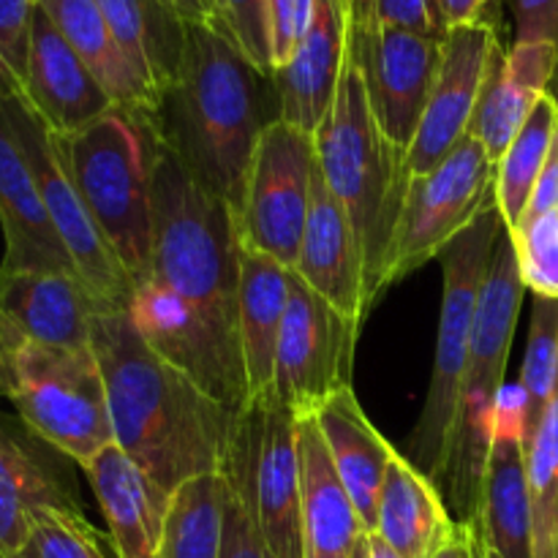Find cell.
Returning <instances> with one entry per match:
<instances>
[{"mask_svg":"<svg viewBox=\"0 0 558 558\" xmlns=\"http://www.w3.org/2000/svg\"><path fill=\"white\" fill-rule=\"evenodd\" d=\"M240 238L234 210L161 147L153 178L150 265L129 314L158 354L216 401L248 403L238 327Z\"/></svg>","mask_w":558,"mask_h":558,"instance_id":"6da1fadb","label":"cell"},{"mask_svg":"<svg viewBox=\"0 0 558 558\" xmlns=\"http://www.w3.org/2000/svg\"><path fill=\"white\" fill-rule=\"evenodd\" d=\"M90 347L107 385L114 445L158 488L174 496L189 480L227 472L240 412L158 354L129 311H98Z\"/></svg>","mask_w":558,"mask_h":558,"instance_id":"7a4b0ae2","label":"cell"},{"mask_svg":"<svg viewBox=\"0 0 558 558\" xmlns=\"http://www.w3.org/2000/svg\"><path fill=\"white\" fill-rule=\"evenodd\" d=\"M158 136L232 210L262 131L281 120L276 74L256 69L216 22H189L178 76L161 93Z\"/></svg>","mask_w":558,"mask_h":558,"instance_id":"3957f363","label":"cell"},{"mask_svg":"<svg viewBox=\"0 0 558 558\" xmlns=\"http://www.w3.org/2000/svg\"><path fill=\"white\" fill-rule=\"evenodd\" d=\"M316 163L352 221L365 262L368 305L381 294V270L396 232L407 185V153L390 145L371 112L363 74L347 49L336 101L314 131Z\"/></svg>","mask_w":558,"mask_h":558,"instance_id":"277c9868","label":"cell"},{"mask_svg":"<svg viewBox=\"0 0 558 558\" xmlns=\"http://www.w3.org/2000/svg\"><path fill=\"white\" fill-rule=\"evenodd\" d=\"M523 294L526 283L518 267L515 245L505 229L480 294L461 398H458V417L452 425L445 469L436 480V488L450 501L458 523H472V526L477 523L485 466L496 434V409L505 392V371Z\"/></svg>","mask_w":558,"mask_h":558,"instance_id":"5b68a950","label":"cell"},{"mask_svg":"<svg viewBox=\"0 0 558 558\" xmlns=\"http://www.w3.org/2000/svg\"><path fill=\"white\" fill-rule=\"evenodd\" d=\"M54 140L93 221L136 287L150 265L153 178L163 147L153 112L112 107L87 129Z\"/></svg>","mask_w":558,"mask_h":558,"instance_id":"8992f818","label":"cell"},{"mask_svg":"<svg viewBox=\"0 0 558 558\" xmlns=\"http://www.w3.org/2000/svg\"><path fill=\"white\" fill-rule=\"evenodd\" d=\"M505 229L499 202H494L480 213V218L466 232L458 234L439 254L441 272H445V294H441L434 374H430L425 407L407 445L409 461L420 472L428 474L434 483L439 480L447 461V447H450L452 425L458 417L463 371H466L469 343H472L474 316H477L480 294H483L485 278H488L496 243H499Z\"/></svg>","mask_w":558,"mask_h":558,"instance_id":"52a82bcc","label":"cell"},{"mask_svg":"<svg viewBox=\"0 0 558 558\" xmlns=\"http://www.w3.org/2000/svg\"><path fill=\"white\" fill-rule=\"evenodd\" d=\"M9 401L36 439L80 469L114 445L107 385L93 347L54 349L22 341Z\"/></svg>","mask_w":558,"mask_h":558,"instance_id":"ba28073f","label":"cell"},{"mask_svg":"<svg viewBox=\"0 0 558 558\" xmlns=\"http://www.w3.org/2000/svg\"><path fill=\"white\" fill-rule=\"evenodd\" d=\"M496 202V163L477 136L466 134L428 174L407 185L381 270V292L403 281L466 232Z\"/></svg>","mask_w":558,"mask_h":558,"instance_id":"9c48e42d","label":"cell"},{"mask_svg":"<svg viewBox=\"0 0 558 558\" xmlns=\"http://www.w3.org/2000/svg\"><path fill=\"white\" fill-rule=\"evenodd\" d=\"M223 474L248 496L272 558H303L298 414L276 390L243 407Z\"/></svg>","mask_w":558,"mask_h":558,"instance_id":"30bf717a","label":"cell"},{"mask_svg":"<svg viewBox=\"0 0 558 558\" xmlns=\"http://www.w3.org/2000/svg\"><path fill=\"white\" fill-rule=\"evenodd\" d=\"M3 109L22 147V156L31 167L33 180H36L49 221L74 262L76 276L85 281V287L90 289L104 311H129L131 298H134V281L93 221L90 210L60 156L54 134L41 123V118L33 112L25 98H5Z\"/></svg>","mask_w":558,"mask_h":558,"instance_id":"8fae6325","label":"cell"},{"mask_svg":"<svg viewBox=\"0 0 558 558\" xmlns=\"http://www.w3.org/2000/svg\"><path fill=\"white\" fill-rule=\"evenodd\" d=\"M316 172L314 134L276 120L262 131L245 174L234 227L245 248L294 270Z\"/></svg>","mask_w":558,"mask_h":558,"instance_id":"7c38bea8","label":"cell"},{"mask_svg":"<svg viewBox=\"0 0 558 558\" xmlns=\"http://www.w3.org/2000/svg\"><path fill=\"white\" fill-rule=\"evenodd\" d=\"M349 47L363 74L371 112L392 147L409 156L434 90L441 38L390 27L349 0Z\"/></svg>","mask_w":558,"mask_h":558,"instance_id":"4fadbf2b","label":"cell"},{"mask_svg":"<svg viewBox=\"0 0 558 558\" xmlns=\"http://www.w3.org/2000/svg\"><path fill=\"white\" fill-rule=\"evenodd\" d=\"M360 327L292 270L272 390L298 417L316 414L336 392L352 387Z\"/></svg>","mask_w":558,"mask_h":558,"instance_id":"5bb4252c","label":"cell"},{"mask_svg":"<svg viewBox=\"0 0 558 558\" xmlns=\"http://www.w3.org/2000/svg\"><path fill=\"white\" fill-rule=\"evenodd\" d=\"M499 49V31L494 25L472 22L447 27L441 36V60L434 90L407 156L412 178L434 172L469 134L480 93Z\"/></svg>","mask_w":558,"mask_h":558,"instance_id":"9a60e30c","label":"cell"},{"mask_svg":"<svg viewBox=\"0 0 558 558\" xmlns=\"http://www.w3.org/2000/svg\"><path fill=\"white\" fill-rule=\"evenodd\" d=\"M294 272L341 314L363 325L371 308L363 251L352 221L327 185L319 163L311 185L308 221Z\"/></svg>","mask_w":558,"mask_h":558,"instance_id":"2e32d148","label":"cell"},{"mask_svg":"<svg viewBox=\"0 0 558 558\" xmlns=\"http://www.w3.org/2000/svg\"><path fill=\"white\" fill-rule=\"evenodd\" d=\"M25 101L54 136L76 134L118 107L38 5L33 14Z\"/></svg>","mask_w":558,"mask_h":558,"instance_id":"e0dca14e","label":"cell"},{"mask_svg":"<svg viewBox=\"0 0 558 558\" xmlns=\"http://www.w3.org/2000/svg\"><path fill=\"white\" fill-rule=\"evenodd\" d=\"M349 0H314L308 31L276 71L281 120L314 134L336 101L349 49Z\"/></svg>","mask_w":558,"mask_h":558,"instance_id":"ac0fdd59","label":"cell"},{"mask_svg":"<svg viewBox=\"0 0 558 558\" xmlns=\"http://www.w3.org/2000/svg\"><path fill=\"white\" fill-rule=\"evenodd\" d=\"M0 311L25 341L54 349H87L98 300L76 272H0Z\"/></svg>","mask_w":558,"mask_h":558,"instance_id":"d6986e66","label":"cell"},{"mask_svg":"<svg viewBox=\"0 0 558 558\" xmlns=\"http://www.w3.org/2000/svg\"><path fill=\"white\" fill-rule=\"evenodd\" d=\"M85 477L107 518L114 558H158L172 496L158 488L118 445L98 452Z\"/></svg>","mask_w":558,"mask_h":558,"instance_id":"ffe728a7","label":"cell"},{"mask_svg":"<svg viewBox=\"0 0 558 558\" xmlns=\"http://www.w3.org/2000/svg\"><path fill=\"white\" fill-rule=\"evenodd\" d=\"M474 526H477L480 543L501 558H534L523 407L507 414L499 401V409H496V434L488 452L483 499H480V515Z\"/></svg>","mask_w":558,"mask_h":558,"instance_id":"44dd1931","label":"cell"},{"mask_svg":"<svg viewBox=\"0 0 558 558\" xmlns=\"http://www.w3.org/2000/svg\"><path fill=\"white\" fill-rule=\"evenodd\" d=\"M0 232H3L0 272H76L38 196L36 180L11 131L3 101H0Z\"/></svg>","mask_w":558,"mask_h":558,"instance_id":"7402d4cb","label":"cell"},{"mask_svg":"<svg viewBox=\"0 0 558 558\" xmlns=\"http://www.w3.org/2000/svg\"><path fill=\"white\" fill-rule=\"evenodd\" d=\"M298 458L303 558H354L360 539L368 532L338 477L314 414L298 417Z\"/></svg>","mask_w":558,"mask_h":558,"instance_id":"603a6c76","label":"cell"},{"mask_svg":"<svg viewBox=\"0 0 558 558\" xmlns=\"http://www.w3.org/2000/svg\"><path fill=\"white\" fill-rule=\"evenodd\" d=\"M556 71L558 49L550 44H512L496 52L469 129L494 163H499L539 98L550 90Z\"/></svg>","mask_w":558,"mask_h":558,"instance_id":"cb8c5ba5","label":"cell"},{"mask_svg":"<svg viewBox=\"0 0 558 558\" xmlns=\"http://www.w3.org/2000/svg\"><path fill=\"white\" fill-rule=\"evenodd\" d=\"M41 439L0 417V558L20 556L33 515L44 507H80L60 469L41 456Z\"/></svg>","mask_w":558,"mask_h":558,"instance_id":"d4e9b609","label":"cell"},{"mask_svg":"<svg viewBox=\"0 0 558 558\" xmlns=\"http://www.w3.org/2000/svg\"><path fill=\"white\" fill-rule=\"evenodd\" d=\"M374 532L401 558H436L458 532L434 480L398 450L381 483Z\"/></svg>","mask_w":558,"mask_h":558,"instance_id":"484cf974","label":"cell"},{"mask_svg":"<svg viewBox=\"0 0 558 558\" xmlns=\"http://www.w3.org/2000/svg\"><path fill=\"white\" fill-rule=\"evenodd\" d=\"M314 417L325 434L338 477L352 496L363 529L374 532L381 483L396 456V447H390V441L365 417L352 387L336 392Z\"/></svg>","mask_w":558,"mask_h":558,"instance_id":"4316f807","label":"cell"},{"mask_svg":"<svg viewBox=\"0 0 558 558\" xmlns=\"http://www.w3.org/2000/svg\"><path fill=\"white\" fill-rule=\"evenodd\" d=\"M289 276L292 270L240 243L238 327L248 401L272 390L276 349L289 305Z\"/></svg>","mask_w":558,"mask_h":558,"instance_id":"83f0119b","label":"cell"},{"mask_svg":"<svg viewBox=\"0 0 558 558\" xmlns=\"http://www.w3.org/2000/svg\"><path fill=\"white\" fill-rule=\"evenodd\" d=\"M112 27L120 49L129 58L147 90L161 101L183 60L189 22L167 0H96Z\"/></svg>","mask_w":558,"mask_h":558,"instance_id":"f1b7e54d","label":"cell"},{"mask_svg":"<svg viewBox=\"0 0 558 558\" xmlns=\"http://www.w3.org/2000/svg\"><path fill=\"white\" fill-rule=\"evenodd\" d=\"M36 5L52 20L60 36L71 44L118 107L156 112V96L131 69L96 0H36Z\"/></svg>","mask_w":558,"mask_h":558,"instance_id":"f546056e","label":"cell"},{"mask_svg":"<svg viewBox=\"0 0 558 558\" xmlns=\"http://www.w3.org/2000/svg\"><path fill=\"white\" fill-rule=\"evenodd\" d=\"M556 129L558 101L548 90L496 163V202H499L507 232L518 227L529 202H532L534 185H537L545 161H548Z\"/></svg>","mask_w":558,"mask_h":558,"instance_id":"4dcf8cb0","label":"cell"},{"mask_svg":"<svg viewBox=\"0 0 558 558\" xmlns=\"http://www.w3.org/2000/svg\"><path fill=\"white\" fill-rule=\"evenodd\" d=\"M227 488V474H205L174 490L158 558H221Z\"/></svg>","mask_w":558,"mask_h":558,"instance_id":"1f68e13d","label":"cell"},{"mask_svg":"<svg viewBox=\"0 0 558 558\" xmlns=\"http://www.w3.org/2000/svg\"><path fill=\"white\" fill-rule=\"evenodd\" d=\"M558 387V300L534 298L526 360L521 371L523 445L537 434Z\"/></svg>","mask_w":558,"mask_h":558,"instance_id":"d6a6232c","label":"cell"},{"mask_svg":"<svg viewBox=\"0 0 558 558\" xmlns=\"http://www.w3.org/2000/svg\"><path fill=\"white\" fill-rule=\"evenodd\" d=\"M534 558H558V387L526 447Z\"/></svg>","mask_w":558,"mask_h":558,"instance_id":"836d02e7","label":"cell"},{"mask_svg":"<svg viewBox=\"0 0 558 558\" xmlns=\"http://www.w3.org/2000/svg\"><path fill=\"white\" fill-rule=\"evenodd\" d=\"M25 558H114L80 507H44L33 515Z\"/></svg>","mask_w":558,"mask_h":558,"instance_id":"e575fe53","label":"cell"},{"mask_svg":"<svg viewBox=\"0 0 558 558\" xmlns=\"http://www.w3.org/2000/svg\"><path fill=\"white\" fill-rule=\"evenodd\" d=\"M510 238L526 289L534 298L558 300V210L523 218Z\"/></svg>","mask_w":558,"mask_h":558,"instance_id":"d590c367","label":"cell"},{"mask_svg":"<svg viewBox=\"0 0 558 558\" xmlns=\"http://www.w3.org/2000/svg\"><path fill=\"white\" fill-rule=\"evenodd\" d=\"M36 0H0V101L25 98Z\"/></svg>","mask_w":558,"mask_h":558,"instance_id":"8d00e7d4","label":"cell"},{"mask_svg":"<svg viewBox=\"0 0 558 558\" xmlns=\"http://www.w3.org/2000/svg\"><path fill=\"white\" fill-rule=\"evenodd\" d=\"M216 25L256 69L276 74L270 0H216Z\"/></svg>","mask_w":558,"mask_h":558,"instance_id":"74e56055","label":"cell"},{"mask_svg":"<svg viewBox=\"0 0 558 558\" xmlns=\"http://www.w3.org/2000/svg\"><path fill=\"white\" fill-rule=\"evenodd\" d=\"M227 501H223L221 558H272L259 532L245 490L227 474Z\"/></svg>","mask_w":558,"mask_h":558,"instance_id":"f35d334b","label":"cell"},{"mask_svg":"<svg viewBox=\"0 0 558 558\" xmlns=\"http://www.w3.org/2000/svg\"><path fill=\"white\" fill-rule=\"evenodd\" d=\"M314 0H270V25H272V60L276 71L292 58L294 47L303 33L308 31Z\"/></svg>","mask_w":558,"mask_h":558,"instance_id":"ab89813d","label":"cell"},{"mask_svg":"<svg viewBox=\"0 0 558 558\" xmlns=\"http://www.w3.org/2000/svg\"><path fill=\"white\" fill-rule=\"evenodd\" d=\"M515 25L512 44H550L558 49V0H507Z\"/></svg>","mask_w":558,"mask_h":558,"instance_id":"60d3db41","label":"cell"},{"mask_svg":"<svg viewBox=\"0 0 558 558\" xmlns=\"http://www.w3.org/2000/svg\"><path fill=\"white\" fill-rule=\"evenodd\" d=\"M499 5L501 0H439L445 27L472 25V22H485V25L496 27Z\"/></svg>","mask_w":558,"mask_h":558,"instance_id":"b9f144b4","label":"cell"},{"mask_svg":"<svg viewBox=\"0 0 558 558\" xmlns=\"http://www.w3.org/2000/svg\"><path fill=\"white\" fill-rule=\"evenodd\" d=\"M25 338L20 336L9 316L0 311V398H9L11 392V374H14V354Z\"/></svg>","mask_w":558,"mask_h":558,"instance_id":"7bdbcfd3","label":"cell"},{"mask_svg":"<svg viewBox=\"0 0 558 558\" xmlns=\"http://www.w3.org/2000/svg\"><path fill=\"white\" fill-rule=\"evenodd\" d=\"M436 558H480L477 526H472V523H458L456 537L441 548V554Z\"/></svg>","mask_w":558,"mask_h":558,"instance_id":"ee69618b","label":"cell"},{"mask_svg":"<svg viewBox=\"0 0 558 558\" xmlns=\"http://www.w3.org/2000/svg\"><path fill=\"white\" fill-rule=\"evenodd\" d=\"M185 22H216V0H167Z\"/></svg>","mask_w":558,"mask_h":558,"instance_id":"f6af8a7d","label":"cell"},{"mask_svg":"<svg viewBox=\"0 0 558 558\" xmlns=\"http://www.w3.org/2000/svg\"><path fill=\"white\" fill-rule=\"evenodd\" d=\"M365 548H368V558H401L376 532L365 534Z\"/></svg>","mask_w":558,"mask_h":558,"instance_id":"bcb514c9","label":"cell"},{"mask_svg":"<svg viewBox=\"0 0 558 558\" xmlns=\"http://www.w3.org/2000/svg\"><path fill=\"white\" fill-rule=\"evenodd\" d=\"M477 554H480V558H501L499 554H494V550L485 548V545L480 543V534H477Z\"/></svg>","mask_w":558,"mask_h":558,"instance_id":"7dc6e473","label":"cell"},{"mask_svg":"<svg viewBox=\"0 0 558 558\" xmlns=\"http://www.w3.org/2000/svg\"><path fill=\"white\" fill-rule=\"evenodd\" d=\"M354 558H368V548H365V537L360 539L357 550H354Z\"/></svg>","mask_w":558,"mask_h":558,"instance_id":"c3c4849f","label":"cell"},{"mask_svg":"<svg viewBox=\"0 0 558 558\" xmlns=\"http://www.w3.org/2000/svg\"><path fill=\"white\" fill-rule=\"evenodd\" d=\"M550 93H554V96H556V101H558V71H556V80H554V85H550Z\"/></svg>","mask_w":558,"mask_h":558,"instance_id":"681fc988","label":"cell"},{"mask_svg":"<svg viewBox=\"0 0 558 558\" xmlns=\"http://www.w3.org/2000/svg\"><path fill=\"white\" fill-rule=\"evenodd\" d=\"M11 558H25V556H11Z\"/></svg>","mask_w":558,"mask_h":558,"instance_id":"f907efd6","label":"cell"}]
</instances>
